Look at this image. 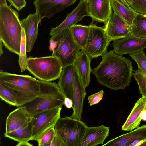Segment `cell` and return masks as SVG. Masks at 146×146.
Masks as SVG:
<instances>
[{
  "label": "cell",
  "mask_w": 146,
  "mask_h": 146,
  "mask_svg": "<svg viewBox=\"0 0 146 146\" xmlns=\"http://www.w3.org/2000/svg\"><path fill=\"white\" fill-rule=\"evenodd\" d=\"M99 64L92 70L98 82L111 89H123L131 81L132 63L129 59L115 53L113 50L102 56Z\"/></svg>",
  "instance_id": "1"
},
{
  "label": "cell",
  "mask_w": 146,
  "mask_h": 146,
  "mask_svg": "<svg viewBox=\"0 0 146 146\" xmlns=\"http://www.w3.org/2000/svg\"><path fill=\"white\" fill-rule=\"evenodd\" d=\"M0 83L8 88L16 97L18 107L33 100L39 94V80L29 75L0 71Z\"/></svg>",
  "instance_id": "2"
},
{
  "label": "cell",
  "mask_w": 146,
  "mask_h": 146,
  "mask_svg": "<svg viewBox=\"0 0 146 146\" xmlns=\"http://www.w3.org/2000/svg\"><path fill=\"white\" fill-rule=\"evenodd\" d=\"M22 29L18 13L7 5L0 6V40L9 50L18 56Z\"/></svg>",
  "instance_id": "3"
},
{
  "label": "cell",
  "mask_w": 146,
  "mask_h": 146,
  "mask_svg": "<svg viewBox=\"0 0 146 146\" xmlns=\"http://www.w3.org/2000/svg\"><path fill=\"white\" fill-rule=\"evenodd\" d=\"M40 93L33 100L23 106L32 118L40 112L55 108L62 107L65 97L57 84L39 80Z\"/></svg>",
  "instance_id": "4"
},
{
  "label": "cell",
  "mask_w": 146,
  "mask_h": 146,
  "mask_svg": "<svg viewBox=\"0 0 146 146\" xmlns=\"http://www.w3.org/2000/svg\"><path fill=\"white\" fill-rule=\"evenodd\" d=\"M63 68L60 61L55 56L27 58L26 69L39 80L51 82L60 78Z\"/></svg>",
  "instance_id": "5"
},
{
  "label": "cell",
  "mask_w": 146,
  "mask_h": 146,
  "mask_svg": "<svg viewBox=\"0 0 146 146\" xmlns=\"http://www.w3.org/2000/svg\"><path fill=\"white\" fill-rule=\"evenodd\" d=\"M50 39L55 44L52 55L58 59L63 67L72 64L80 49L74 41L70 28L53 35Z\"/></svg>",
  "instance_id": "6"
},
{
  "label": "cell",
  "mask_w": 146,
  "mask_h": 146,
  "mask_svg": "<svg viewBox=\"0 0 146 146\" xmlns=\"http://www.w3.org/2000/svg\"><path fill=\"white\" fill-rule=\"evenodd\" d=\"M87 126L81 120L66 116L60 117L54 127L56 134L66 146H78Z\"/></svg>",
  "instance_id": "7"
},
{
  "label": "cell",
  "mask_w": 146,
  "mask_h": 146,
  "mask_svg": "<svg viewBox=\"0 0 146 146\" xmlns=\"http://www.w3.org/2000/svg\"><path fill=\"white\" fill-rule=\"evenodd\" d=\"M62 107L55 108L40 112L34 116L31 122V140L37 141L50 129L55 126L60 117Z\"/></svg>",
  "instance_id": "8"
},
{
  "label": "cell",
  "mask_w": 146,
  "mask_h": 146,
  "mask_svg": "<svg viewBox=\"0 0 146 146\" xmlns=\"http://www.w3.org/2000/svg\"><path fill=\"white\" fill-rule=\"evenodd\" d=\"M89 32L84 50L91 58L101 56L107 51L111 42L105 33L104 26L100 27L92 21L89 25Z\"/></svg>",
  "instance_id": "9"
},
{
  "label": "cell",
  "mask_w": 146,
  "mask_h": 146,
  "mask_svg": "<svg viewBox=\"0 0 146 146\" xmlns=\"http://www.w3.org/2000/svg\"><path fill=\"white\" fill-rule=\"evenodd\" d=\"M77 0H34L33 4L36 12L41 20L50 19L57 13L62 11L73 5Z\"/></svg>",
  "instance_id": "10"
},
{
  "label": "cell",
  "mask_w": 146,
  "mask_h": 146,
  "mask_svg": "<svg viewBox=\"0 0 146 146\" xmlns=\"http://www.w3.org/2000/svg\"><path fill=\"white\" fill-rule=\"evenodd\" d=\"M112 45L113 52L118 55L133 54L146 48V38L131 34L123 38L113 41Z\"/></svg>",
  "instance_id": "11"
},
{
  "label": "cell",
  "mask_w": 146,
  "mask_h": 146,
  "mask_svg": "<svg viewBox=\"0 0 146 146\" xmlns=\"http://www.w3.org/2000/svg\"><path fill=\"white\" fill-rule=\"evenodd\" d=\"M104 29L110 42L123 38L131 34V26L114 12L105 25Z\"/></svg>",
  "instance_id": "12"
},
{
  "label": "cell",
  "mask_w": 146,
  "mask_h": 146,
  "mask_svg": "<svg viewBox=\"0 0 146 146\" xmlns=\"http://www.w3.org/2000/svg\"><path fill=\"white\" fill-rule=\"evenodd\" d=\"M85 16L90 17L85 0H80L76 7L67 14L65 19L59 25L51 28L49 35L52 36L67 28L76 24Z\"/></svg>",
  "instance_id": "13"
},
{
  "label": "cell",
  "mask_w": 146,
  "mask_h": 146,
  "mask_svg": "<svg viewBox=\"0 0 146 146\" xmlns=\"http://www.w3.org/2000/svg\"><path fill=\"white\" fill-rule=\"evenodd\" d=\"M93 22L105 25L112 15L110 0H85Z\"/></svg>",
  "instance_id": "14"
},
{
  "label": "cell",
  "mask_w": 146,
  "mask_h": 146,
  "mask_svg": "<svg viewBox=\"0 0 146 146\" xmlns=\"http://www.w3.org/2000/svg\"><path fill=\"white\" fill-rule=\"evenodd\" d=\"M41 21L36 12L29 14L21 21L22 28L25 32L27 52H30L34 46L38 36V25Z\"/></svg>",
  "instance_id": "15"
},
{
  "label": "cell",
  "mask_w": 146,
  "mask_h": 146,
  "mask_svg": "<svg viewBox=\"0 0 146 146\" xmlns=\"http://www.w3.org/2000/svg\"><path fill=\"white\" fill-rule=\"evenodd\" d=\"M32 120V118L29 115L24 106L18 107L10 112L7 117L5 132L25 128L29 125Z\"/></svg>",
  "instance_id": "16"
},
{
  "label": "cell",
  "mask_w": 146,
  "mask_h": 146,
  "mask_svg": "<svg viewBox=\"0 0 146 146\" xmlns=\"http://www.w3.org/2000/svg\"><path fill=\"white\" fill-rule=\"evenodd\" d=\"M110 127L103 125L96 127L87 126L84 137L78 146H96L103 144L109 136Z\"/></svg>",
  "instance_id": "17"
},
{
  "label": "cell",
  "mask_w": 146,
  "mask_h": 146,
  "mask_svg": "<svg viewBox=\"0 0 146 146\" xmlns=\"http://www.w3.org/2000/svg\"><path fill=\"white\" fill-rule=\"evenodd\" d=\"M91 58L84 50L80 51L73 64L82 84L85 88L89 84L91 73Z\"/></svg>",
  "instance_id": "18"
},
{
  "label": "cell",
  "mask_w": 146,
  "mask_h": 146,
  "mask_svg": "<svg viewBox=\"0 0 146 146\" xmlns=\"http://www.w3.org/2000/svg\"><path fill=\"white\" fill-rule=\"evenodd\" d=\"M85 89L75 70L73 84V113L70 116L71 118L81 120L83 102L86 94Z\"/></svg>",
  "instance_id": "19"
},
{
  "label": "cell",
  "mask_w": 146,
  "mask_h": 146,
  "mask_svg": "<svg viewBox=\"0 0 146 146\" xmlns=\"http://www.w3.org/2000/svg\"><path fill=\"white\" fill-rule=\"evenodd\" d=\"M137 140L143 141L146 140V125L110 140L102 146H129L133 141Z\"/></svg>",
  "instance_id": "20"
},
{
  "label": "cell",
  "mask_w": 146,
  "mask_h": 146,
  "mask_svg": "<svg viewBox=\"0 0 146 146\" xmlns=\"http://www.w3.org/2000/svg\"><path fill=\"white\" fill-rule=\"evenodd\" d=\"M146 109V96H142L135 104L130 114L123 125L122 129L131 131L138 127L142 120L140 115L142 111Z\"/></svg>",
  "instance_id": "21"
},
{
  "label": "cell",
  "mask_w": 146,
  "mask_h": 146,
  "mask_svg": "<svg viewBox=\"0 0 146 146\" xmlns=\"http://www.w3.org/2000/svg\"><path fill=\"white\" fill-rule=\"evenodd\" d=\"M74 72L73 64L64 67L57 84L65 97L72 100Z\"/></svg>",
  "instance_id": "22"
},
{
  "label": "cell",
  "mask_w": 146,
  "mask_h": 146,
  "mask_svg": "<svg viewBox=\"0 0 146 146\" xmlns=\"http://www.w3.org/2000/svg\"><path fill=\"white\" fill-rule=\"evenodd\" d=\"M112 9L130 26L137 13L130 9L119 0H110Z\"/></svg>",
  "instance_id": "23"
},
{
  "label": "cell",
  "mask_w": 146,
  "mask_h": 146,
  "mask_svg": "<svg viewBox=\"0 0 146 146\" xmlns=\"http://www.w3.org/2000/svg\"><path fill=\"white\" fill-rule=\"evenodd\" d=\"M70 29L74 41L80 49L84 50L89 35V25L76 24L70 27Z\"/></svg>",
  "instance_id": "24"
},
{
  "label": "cell",
  "mask_w": 146,
  "mask_h": 146,
  "mask_svg": "<svg viewBox=\"0 0 146 146\" xmlns=\"http://www.w3.org/2000/svg\"><path fill=\"white\" fill-rule=\"evenodd\" d=\"M131 34L139 37L146 38V16L137 14L131 25Z\"/></svg>",
  "instance_id": "25"
},
{
  "label": "cell",
  "mask_w": 146,
  "mask_h": 146,
  "mask_svg": "<svg viewBox=\"0 0 146 146\" xmlns=\"http://www.w3.org/2000/svg\"><path fill=\"white\" fill-rule=\"evenodd\" d=\"M4 136L17 142L31 140L32 136L31 123L25 128H19L10 132H5Z\"/></svg>",
  "instance_id": "26"
},
{
  "label": "cell",
  "mask_w": 146,
  "mask_h": 146,
  "mask_svg": "<svg viewBox=\"0 0 146 146\" xmlns=\"http://www.w3.org/2000/svg\"><path fill=\"white\" fill-rule=\"evenodd\" d=\"M26 43L25 32L23 28L21 32V40L20 45V53L18 60L19 65L21 72L25 71L27 58L26 53Z\"/></svg>",
  "instance_id": "27"
},
{
  "label": "cell",
  "mask_w": 146,
  "mask_h": 146,
  "mask_svg": "<svg viewBox=\"0 0 146 146\" xmlns=\"http://www.w3.org/2000/svg\"><path fill=\"white\" fill-rule=\"evenodd\" d=\"M0 97L1 99L9 105L16 106L17 100L11 91L3 84L0 83Z\"/></svg>",
  "instance_id": "28"
},
{
  "label": "cell",
  "mask_w": 146,
  "mask_h": 146,
  "mask_svg": "<svg viewBox=\"0 0 146 146\" xmlns=\"http://www.w3.org/2000/svg\"><path fill=\"white\" fill-rule=\"evenodd\" d=\"M129 56L137 63L138 71L146 74V56L143 50L130 54Z\"/></svg>",
  "instance_id": "29"
},
{
  "label": "cell",
  "mask_w": 146,
  "mask_h": 146,
  "mask_svg": "<svg viewBox=\"0 0 146 146\" xmlns=\"http://www.w3.org/2000/svg\"><path fill=\"white\" fill-rule=\"evenodd\" d=\"M133 75L137 82L140 93L142 96H146V74L138 71H134Z\"/></svg>",
  "instance_id": "30"
},
{
  "label": "cell",
  "mask_w": 146,
  "mask_h": 146,
  "mask_svg": "<svg viewBox=\"0 0 146 146\" xmlns=\"http://www.w3.org/2000/svg\"><path fill=\"white\" fill-rule=\"evenodd\" d=\"M56 133L54 127L50 129L37 141L39 146H50L51 141Z\"/></svg>",
  "instance_id": "31"
},
{
  "label": "cell",
  "mask_w": 146,
  "mask_h": 146,
  "mask_svg": "<svg viewBox=\"0 0 146 146\" xmlns=\"http://www.w3.org/2000/svg\"><path fill=\"white\" fill-rule=\"evenodd\" d=\"M129 6L137 13L146 15V0H133Z\"/></svg>",
  "instance_id": "32"
},
{
  "label": "cell",
  "mask_w": 146,
  "mask_h": 146,
  "mask_svg": "<svg viewBox=\"0 0 146 146\" xmlns=\"http://www.w3.org/2000/svg\"><path fill=\"white\" fill-rule=\"evenodd\" d=\"M104 91L101 90L97 92L94 93L88 96V100L90 106H91L96 104L102 99Z\"/></svg>",
  "instance_id": "33"
},
{
  "label": "cell",
  "mask_w": 146,
  "mask_h": 146,
  "mask_svg": "<svg viewBox=\"0 0 146 146\" xmlns=\"http://www.w3.org/2000/svg\"><path fill=\"white\" fill-rule=\"evenodd\" d=\"M10 3V6H12L18 11L25 7L26 4V0H7Z\"/></svg>",
  "instance_id": "34"
},
{
  "label": "cell",
  "mask_w": 146,
  "mask_h": 146,
  "mask_svg": "<svg viewBox=\"0 0 146 146\" xmlns=\"http://www.w3.org/2000/svg\"><path fill=\"white\" fill-rule=\"evenodd\" d=\"M50 146H66L60 137L56 133L51 141Z\"/></svg>",
  "instance_id": "35"
},
{
  "label": "cell",
  "mask_w": 146,
  "mask_h": 146,
  "mask_svg": "<svg viewBox=\"0 0 146 146\" xmlns=\"http://www.w3.org/2000/svg\"><path fill=\"white\" fill-rule=\"evenodd\" d=\"M64 104L68 108H72L73 104V100L68 98L65 97Z\"/></svg>",
  "instance_id": "36"
},
{
  "label": "cell",
  "mask_w": 146,
  "mask_h": 146,
  "mask_svg": "<svg viewBox=\"0 0 146 146\" xmlns=\"http://www.w3.org/2000/svg\"><path fill=\"white\" fill-rule=\"evenodd\" d=\"M16 146H32L33 145L29 142L28 141H23L17 142Z\"/></svg>",
  "instance_id": "37"
},
{
  "label": "cell",
  "mask_w": 146,
  "mask_h": 146,
  "mask_svg": "<svg viewBox=\"0 0 146 146\" xmlns=\"http://www.w3.org/2000/svg\"><path fill=\"white\" fill-rule=\"evenodd\" d=\"M143 142V141L139 140H136L133 141L130 145L129 146H139Z\"/></svg>",
  "instance_id": "38"
},
{
  "label": "cell",
  "mask_w": 146,
  "mask_h": 146,
  "mask_svg": "<svg viewBox=\"0 0 146 146\" xmlns=\"http://www.w3.org/2000/svg\"><path fill=\"white\" fill-rule=\"evenodd\" d=\"M140 117L142 120L146 121V109L142 111L140 115Z\"/></svg>",
  "instance_id": "39"
},
{
  "label": "cell",
  "mask_w": 146,
  "mask_h": 146,
  "mask_svg": "<svg viewBox=\"0 0 146 146\" xmlns=\"http://www.w3.org/2000/svg\"><path fill=\"white\" fill-rule=\"evenodd\" d=\"M6 0H0V6L7 5Z\"/></svg>",
  "instance_id": "40"
},
{
  "label": "cell",
  "mask_w": 146,
  "mask_h": 146,
  "mask_svg": "<svg viewBox=\"0 0 146 146\" xmlns=\"http://www.w3.org/2000/svg\"><path fill=\"white\" fill-rule=\"evenodd\" d=\"M3 45L2 42L0 41V56L3 54V50L2 49V46Z\"/></svg>",
  "instance_id": "41"
},
{
  "label": "cell",
  "mask_w": 146,
  "mask_h": 146,
  "mask_svg": "<svg viewBox=\"0 0 146 146\" xmlns=\"http://www.w3.org/2000/svg\"><path fill=\"white\" fill-rule=\"evenodd\" d=\"M120 0L122 3H123L127 7H128L130 9H132L131 8V7H130V6L125 1V0Z\"/></svg>",
  "instance_id": "42"
},
{
  "label": "cell",
  "mask_w": 146,
  "mask_h": 146,
  "mask_svg": "<svg viewBox=\"0 0 146 146\" xmlns=\"http://www.w3.org/2000/svg\"><path fill=\"white\" fill-rule=\"evenodd\" d=\"M125 0L129 6L133 1V0Z\"/></svg>",
  "instance_id": "43"
},
{
  "label": "cell",
  "mask_w": 146,
  "mask_h": 146,
  "mask_svg": "<svg viewBox=\"0 0 146 146\" xmlns=\"http://www.w3.org/2000/svg\"><path fill=\"white\" fill-rule=\"evenodd\" d=\"M141 146H146V140L144 141L142 144L141 145Z\"/></svg>",
  "instance_id": "44"
},
{
  "label": "cell",
  "mask_w": 146,
  "mask_h": 146,
  "mask_svg": "<svg viewBox=\"0 0 146 146\" xmlns=\"http://www.w3.org/2000/svg\"><path fill=\"white\" fill-rule=\"evenodd\" d=\"M145 15V16H146V15Z\"/></svg>",
  "instance_id": "45"
}]
</instances>
